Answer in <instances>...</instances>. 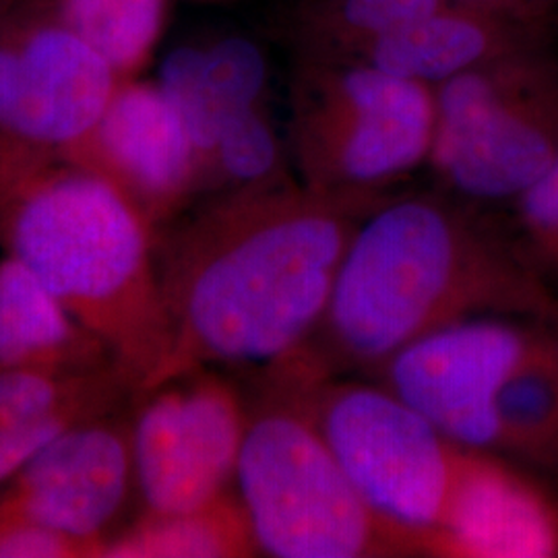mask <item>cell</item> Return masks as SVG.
Listing matches in <instances>:
<instances>
[{
	"instance_id": "30bf717a",
	"label": "cell",
	"mask_w": 558,
	"mask_h": 558,
	"mask_svg": "<svg viewBox=\"0 0 558 558\" xmlns=\"http://www.w3.org/2000/svg\"><path fill=\"white\" fill-rule=\"evenodd\" d=\"M137 486L131 426L112 414L69 428L29 459L0 505L96 548Z\"/></svg>"
},
{
	"instance_id": "7402d4cb",
	"label": "cell",
	"mask_w": 558,
	"mask_h": 558,
	"mask_svg": "<svg viewBox=\"0 0 558 558\" xmlns=\"http://www.w3.org/2000/svg\"><path fill=\"white\" fill-rule=\"evenodd\" d=\"M279 166L278 135L263 106H257L223 126L205 163L203 182H223L230 191L253 189L281 180Z\"/></svg>"
},
{
	"instance_id": "6da1fadb",
	"label": "cell",
	"mask_w": 558,
	"mask_h": 558,
	"mask_svg": "<svg viewBox=\"0 0 558 558\" xmlns=\"http://www.w3.org/2000/svg\"><path fill=\"white\" fill-rule=\"evenodd\" d=\"M379 203L281 179L205 207L158 265L170 325L160 385L214 364L269 368L304 350L360 221Z\"/></svg>"
},
{
	"instance_id": "8fae6325",
	"label": "cell",
	"mask_w": 558,
	"mask_h": 558,
	"mask_svg": "<svg viewBox=\"0 0 558 558\" xmlns=\"http://www.w3.org/2000/svg\"><path fill=\"white\" fill-rule=\"evenodd\" d=\"M64 160L108 180L154 228L172 218L203 182L201 158L160 87L119 85L104 114Z\"/></svg>"
},
{
	"instance_id": "7c38bea8",
	"label": "cell",
	"mask_w": 558,
	"mask_h": 558,
	"mask_svg": "<svg viewBox=\"0 0 558 558\" xmlns=\"http://www.w3.org/2000/svg\"><path fill=\"white\" fill-rule=\"evenodd\" d=\"M117 71L69 27L0 50V135L36 149L85 137L117 92Z\"/></svg>"
},
{
	"instance_id": "44dd1931",
	"label": "cell",
	"mask_w": 558,
	"mask_h": 558,
	"mask_svg": "<svg viewBox=\"0 0 558 558\" xmlns=\"http://www.w3.org/2000/svg\"><path fill=\"white\" fill-rule=\"evenodd\" d=\"M451 0H325L308 17L313 38L350 59L371 41L422 20Z\"/></svg>"
},
{
	"instance_id": "277c9868",
	"label": "cell",
	"mask_w": 558,
	"mask_h": 558,
	"mask_svg": "<svg viewBox=\"0 0 558 558\" xmlns=\"http://www.w3.org/2000/svg\"><path fill=\"white\" fill-rule=\"evenodd\" d=\"M263 398L248 414L236 486L260 553L278 558L418 555L364 502L341 470L281 366L265 368Z\"/></svg>"
},
{
	"instance_id": "484cf974",
	"label": "cell",
	"mask_w": 558,
	"mask_h": 558,
	"mask_svg": "<svg viewBox=\"0 0 558 558\" xmlns=\"http://www.w3.org/2000/svg\"><path fill=\"white\" fill-rule=\"evenodd\" d=\"M558 9V0H536V11L542 17H550Z\"/></svg>"
},
{
	"instance_id": "5b68a950",
	"label": "cell",
	"mask_w": 558,
	"mask_h": 558,
	"mask_svg": "<svg viewBox=\"0 0 558 558\" xmlns=\"http://www.w3.org/2000/svg\"><path fill=\"white\" fill-rule=\"evenodd\" d=\"M274 366L299 383L323 439L364 502L418 555H428L465 447L380 383L336 380L304 352Z\"/></svg>"
},
{
	"instance_id": "52a82bcc",
	"label": "cell",
	"mask_w": 558,
	"mask_h": 558,
	"mask_svg": "<svg viewBox=\"0 0 558 558\" xmlns=\"http://www.w3.org/2000/svg\"><path fill=\"white\" fill-rule=\"evenodd\" d=\"M435 87L368 62L319 64L302 81L294 145L302 184L341 195H380L428 160Z\"/></svg>"
},
{
	"instance_id": "9a60e30c",
	"label": "cell",
	"mask_w": 558,
	"mask_h": 558,
	"mask_svg": "<svg viewBox=\"0 0 558 558\" xmlns=\"http://www.w3.org/2000/svg\"><path fill=\"white\" fill-rule=\"evenodd\" d=\"M126 391L117 368L0 373V482L69 428L112 414Z\"/></svg>"
},
{
	"instance_id": "ffe728a7",
	"label": "cell",
	"mask_w": 558,
	"mask_h": 558,
	"mask_svg": "<svg viewBox=\"0 0 558 558\" xmlns=\"http://www.w3.org/2000/svg\"><path fill=\"white\" fill-rule=\"evenodd\" d=\"M166 0H64L71 32L108 60L119 77L149 59L163 21Z\"/></svg>"
},
{
	"instance_id": "5bb4252c",
	"label": "cell",
	"mask_w": 558,
	"mask_h": 558,
	"mask_svg": "<svg viewBox=\"0 0 558 558\" xmlns=\"http://www.w3.org/2000/svg\"><path fill=\"white\" fill-rule=\"evenodd\" d=\"M546 17L449 2L439 11L366 44L354 54L430 87L486 62L546 46Z\"/></svg>"
},
{
	"instance_id": "ac0fdd59",
	"label": "cell",
	"mask_w": 558,
	"mask_h": 558,
	"mask_svg": "<svg viewBox=\"0 0 558 558\" xmlns=\"http://www.w3.org/2000/svg\"><path fill=\"white\" fill-rule=\"evenodd\" d=\"M259 542L239 495L180 513H145L104 542L100 558H246Z\"/></svg>"
},
{
	"instance_id": "cb8c5ba5",
	"label": "cell",
	"mask_w": 558,
	"mask_h": 558,
	"mask_svg": "<svg viewBox=\"0 0 558 558\" xmlns=\"http://www.w3.org/2000/svg\"><path fill=\"white\" fill-rule=\"evenodd\" d=\"M96 548L0 505V558H87Z\"/></svg>"
},
{
	"instance_id": "d4e9b609",
	"label": "cell",
	"mask_w": 558,
	"mask_h": 558,
	"mask_svg": "<svg viewBox=\"0 0 558 558\" xmlns=\"http://www.w3.org/2000/svg\"><path fill=\"white\" fill-rule=\"evenodd\" d=\"M461 4H476V7H488V9H502V11H521L539 15L536 11V0H451ZM542 17V15H539Z\"/></svg>"
},
{
	"instance_id": "2e32d148",
	"label": "cell",
	"mask_w": 558,
	"mask_h": 558,
	"mask_svg": "<svg viewBox=\"0 0 558 558\" xmlns=\"http://www.w3.org/2000/svg\"><path fill=\"white\" fill-rule=\"evenodd\" d=\"M117 368L108 348L21 260H0V373Z\"/></svg>"
},
{
	"instance_id": "8992f818",
	"label": "cell",
	"mask_w": 558,
	"mask_h": 558,
	"mask_svg": "<svg viewBox=\"0 0 558 558\" xmlns=\"http://www.w3.org/2000/svg\"><path fill=\"white\" fill-rule=\"evenodd\" d=\"M558 158V60L546 46L435 85L428 161L468 199L515 201Z\"/></svg>"
},
{
	"instance_id": "ba28073f",
	"label": "cell",
	"mask_w": 558,
	"mask_h": 558,
	"mask_svg": "<svg viewBox=\"0 0 558 558\" xmlns=\"http://www.w3.org/2000/svg\"><path fill=\"white\" fill-rule=\"evenodd\" d=\"M550 320L482 315L410 341L371 375L447 439L497 451V403L505 383Z\"/></svg>"
},
{
	"instance_id": "3957f363",
	"label": "cell",
	"mask_w": 558,
	"mask_h": 558,
	"mask_svg": "<svg viewBox=\"0 0 558 558\" xmlns=\"http://www.w3.org/2000/svg\"><path fill=\"white\" fill-rule=\"evenodd\" d=\"M0 141V240L108 348L131 391L161 383L170 325L151 226L108 180Z\"/></svg>"
},
{
	"instance_id": "9c48e42d",
	"label": "cell",
	"mask_w": 558,
	"mask_h": 558,
	"mask_svg": "<svg viewBox=\"0 0 558 558\" xmlns=\"http://www.w3.org/2000/svg\"><path fill=\"white\" fill-rule=\"evenodd\" d=\"M131 428L145 513H180L230 493L251 410L218 375L193 371L143 393Z\"/></svg>"
},
{
	"instance_id": "603a6c76",
	"label": "cell",
	"mask_w": 558,
	"mask_h": 558,
	"mask_svg": "<svg viewBox=\"0 0 558 558\" xmlns=\"http://www.w3.org/2000/svg\"><path fill=\"white\" fill-rule=\"evenodd\" d=\"M519 248L544 278H558V158L518 199Z\"/></svg>"
},
{
	"instance_id": "e0dca14e",
	"label": "cell",
	"mask_w": 558,
	"mask_h": 558,
	"mask_svg": "<svg viewBox=\"0 0 558 558\" xmlns=\"http://www.w3.org/2000/svg\"><path fill=\"white\" fill-rule=\"evenodd\" d=\"M267 64L251 41L232 38L209 48H179L161 66L160 89L177 108L197 147L201 170L223 126L260 106Z\"/></svg>"
},
{
	"instance_id": "d6986e66",
	"label": "cell",
	"mask_w": 558,
	"mask_h": 558,
	"mask_svg": "<svg viewBox=\"0 0 558 558\" xmlns=\"http://www.w3.org/2000/svg\"><path fill=\"white\" fill-rule=\"evenodd\" d=\"M497 453L558 472V323H548L505 383L497 403Z\"/></svg>"
},
{
	"instance_id": "7a4b0ae2",
	"label": "cell",
	"mask_w": 558,
	"mask_h": 558,
	"mask_svg": "<svg viewBox=\"0 0 558 558\" xmlns=\"http://www.w3.org/2000/svg\"><path fill=\"white\" fill-rule=\"evenodd\" d=\"M505 315L558 323V294L519 248L449 201H383L360 221L304 352L329 375L373 373L445 325Z\"/></svg>"
},
{
	"instance_id": "4fadbf2b",
	"label": "cell",
	"mask_w": 558,
	"mask_h": 558,
	"mask_svg": "<svg viewBox=\"0 0 558 558\" xmlns=\"http://www.w3.org/2000/svg\"><path fill=\"white\" fill-rule=\"evenodd\" d=\"M428 555L558 557V497L497 451L463 449Z\"/></svg>"
}]
</instances>
